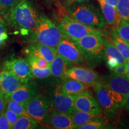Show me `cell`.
<instances>
[{"instance_id":"cell-16","label":"cell","mask_w":129,"mask_h":129,"mask_svg":"<svg viewBox=\"0 0 129 129\" xmlns=\"http://www.w3.org/2000/svg\"><path fill=\"white\" fill-rule=\"evenodd\" d=\"M38 88L36 83L33 80L27 83L22 84L19 87L11 94L8 100H13L26 104L28 102L36 96Z\"/></svg>"},{"instance_id":"cell-39","label":"cell","mask_w":129,"mask_h":129,"mask_svg":"<svg viewBox=\"0 0 129 129\" xmlns=\"http://www.w3.org/2000/svg\"><path fill=\"white\" fill-rule=\"evenodd\" d=\"M125 66H126V75L129 78V60H126Z\"/></svg>"},{"instance_id":"cell-7","label":"cell","mask_w":129,"mask_h":129,"mask_svg":"<svg viewBox=\"0 0 129 129\" xmlns=\"http://www.w3.org/2000/svg\"><path fill=\"white\" fill-rule=\"evenodd\" d=\"M93 87L102 110L104 111L106 117L109 118L115 117L120 109L116 106L111 98L107 87L100 80L93 85Z\"/></svg>"},{"instance_id":"cell-5","label":"cell","mask_w":129,"mask_h":129,"mask_svg":"<svg viewBox=\"0 0 129 129\" xmlns=\"http://www.w3.org/2000/svg\"><path fill=\"white\" fill-rule=\"evenodd\" d=\"M58 26L64 38L73 41L91 34L103 35L102 31L99 28L90 26L81 23L68 14H64L62 17Z\"/></svg>"},{"instance_id":"cell-1","label":"cell","mask_w":129,"mask_h":129,"mask_svg":"<svg viewBox=\"0 0 129 129\" xmlns=\"http://www.w3.org/2000/svg\"><path fill=\"white\" fill-rule=\"evenodd\" d=\"M3 17L6 23L13 29L23 34H28L35 28L39 15L30 0H22Z\"/></svg>"},{"instance_id":"cell-36","label":"cell","mask_w":129,"mask_h":129,"mask_svg":"<svg viewBox=\"0 0 129 129\" xmlns=\"http://www.w3.org/2000/svg\"><path fill=\"white\" fill-rule=\"evenodd\" d=\"M8 100L0 92V114L4 112L7 107Z\"/></svg>"},{"instance_id":"cell-30","label":"cell","mask_w":129,"mask_h":129,"mask_svg":"<svg viewBox=\"0 0 129 129\" xmlns=\"http://www.w3.org/2000/svg\"><path fill=\"white\" fill-rule=\"evenodd\" d=\"M30 68L32 75L37 78H46L51 75L50 67L38 68L35 66H30Z\"/></svg>"},{"instance_id":"cell-27","label":"cell","mask_w":129,"mask_h":129,"mask_svg":"<svg viewBox=\"0 0 129 129\" xmlns=\"http://www.w3.org/2000/svg\"><path fill=\"white\" fill-rule=\"evenodd\" d=\"M115 30L121 39L129 43V22L121 20Z\"/></svg>"},{"instance_id":"cell-29","label":"cell","mask_w":129,"mask_h":129,"mask_svg":"<svg viewBox=\"0 0 129 129\" xmlns=\"http://www.w3.org/2000/svg\"><path fill=\"white\" fill-rule=\"evenodd\" d=\"M25 60L30 66H35L38 68L50 67V63L44 58L37 56H27Z\"/></svg>"},{"instance_id":"cell-24","label":"cell","mask_w":129,"mask_h":129,"mask_svg":"<svg viewBox=\"0 0 129 129\" xmlns=\"http://www.w3.org/2000/svg\"><path fill=\"white\" fill-rule=\"evenodd\" d=\"M38 123L28 115H21L13 125V129H33L37 128Z\"/></svg>"},{"instance_id":"cell-28","label":"cell","mask_w":129,"mask_h":129,"mask_svg":"<svg viewBox=\"0 0 129 129\" xmlns=\"http://www.w3.org/2000/svg\"><path fill=\"white\" fill-rule=\"evenodd\" d=\"M6 108L12 111L19 116L27 115L26 113L25 104L18 102L13 101V100H8L7 105Z\"/></svg>"},{"instance_id":"cell-26","label":"cell","mask_w":129,"mask_h":129,"mask_svg":"<svg viewBox=\"0 0 129 129\" xmlns=\"http://www.w3.org/2000/svg\"><path fill=\"white\" fill-rule=\"evenodd\" d=\"M106 124V121L101 118V116H98L92 119L89 121L81 125L78 128L80 129H101L103 128Z\"/></svg>"},{"instance_id":"cell-4","label":"cell","mask_w":129,"mask_h":129,"mask_svg":"<svg viewBox=\"0 0 129 129\" xmlns=\"http://www.w3.org/2000/svg\"><path fill=\"white\" fill-rule=\"evenodd\" d=\"M83 54L84 60L98 63L105 59L102 35L91 34L74 41Z\"/></svg>"},{"instance_id":"cell-35","label":"cell","mask_w":129,"mask_h":129,"mask_svg":"<svg viewBox=\"0 0 129 129\" xmlns=\"http://www.w3.org/2000/svg\"><path fill=\"white\" fill-rule=\"evenodd\" d=\"M111 71L117 74L126 75V66L123 65V64H118Z\"/></svg>"},{"instance_id":"cell-21","label":"cell","mask_w":129,"mask_h":129,"mask_svg":"<svg viewBox=\"0 0 129 129\" xmlns=\"http://www.w3.org/2000/svg\"><path fill=\"white\" fill-rule=\"evenodd\" d=\"M103 39H104L105 59L106 58H111L117 61L119 64L125 65L126 60L116 48L115 45L113 43L112 39L108 37H105Z\"/></svg>"},{"instance_id":"cell-15","label":"cell","mask_w":129,"mask_h":129,"mask_svg":"<svg viewBox=\"0 0 129 129\" xmlns=\"http://www.w3.org/2000/svg\"><path fill=\"white\" fill-rule=\"evenodd\" d=\"M23 52L27 56H37L44 58L50 64L57 54L56 47L40 43H31L24 48Z\"/></svg>"},{"instance_id":"cell-33","label":"cell","mask_w":129,"mask_h":129,"mask_svg":"<svg viewBox=\"0 0 129 129\" xmlns=\"http://www.w3.org/2000/svg\"><path fill=\"white\" fill-rule=\"evenodd\" d=\"M3 113H4V115H6V117H7L10 124L12 125V128L13 125L14 124V123L16 122V121L17 120V119L19 118V117H20V116L18 115L17 114H16V113H14V112H13L12 111L10 110V109L7 108H6Z\"/></svg>"},{"instance_id":"cell-23","label":"cell","mask_w":129,"mask_h":129,"mask_svg":"<svg viewBox=\"0 0 129 129\" xmlns=\"http://www.w3.org/2000/svg\"><path fill=\"white\" fill-rule=\"evenodd\" d=\"M111 39L125 60H129V43L121 39L114 29H112L111 31Z\"/></svg>"},{"instance_id":"cell-11","label":"cell","mask_w":129,"mask_h":129,"mask_svg":"<svg viewBox=\"0 0 129 129\" xmlns=\"http://www.w3.org/2000/svg\"><path fill=\"white\" fill-rule=\"evenodd\" d=\"M72 78L93 87L101 80L98 72L91 68L83 67H73L69 68L66 78Z\"/></svg>"},{"instance_id":"cell-32","label":"cell","mask_w":129,"mask_h":129,"mask_svg":"<svg viewBox=\"0 0 129 129\" xmlns=\"http://www.w3.org/2000/svg\"><path fill=\"white\" fill-rule=\"evenodd\" d=\"M8 38L6 22L0 17V46H3Z\"/></svg>"},{"instance_id":"cell-2","label":"cell","mask_w":129,"mask_h":129,"mask_svg":"<svg viewBox=\"0 0 129 129\" xmlns=\"http://www.w3.org/2000/svg\"><path fill=\"white\" fill-rule=\"evenodd\" d=\"M64 38L60 28L44 14H40L35 28L30 33L29 41L56 47Z\"/></svg>"},{"instance_id":"cell-22","label":"cell","mask_w":129,"mask_h":129,"mask_svg":"<svg viewBox=\"0 0 129 129\" xmlns=\"http://www.w3.org/2000/svg\"><path fill=\"white\" fill-rule=\"evenodd\" d=\"M98 116L89 112L74 110L71 114V117L74 124V128H78L81 125L84 124L92 119Z\"/></svg>"},{"instance_id":"cell-10","label":"cell","mask_w":129,"mask_h":129,"mask_svg":"<svg viewBox=\"0 0 129 129\" xmlns=\"http://www.w3.org/2000/svg\"><path fill=\"white\" fill-rule=\"evenodd\" d=\"M74 107L75 110L101 115V106L93 93L88 90L74 96Z\"/></svg>"},{"instance_id":"cell-3","label":"cell","mask_w":129,"mask_h":129,"mask_svg":"<svg viewBox=\"0 0 129 129\" xmlns=\"http://www.w3.org/2000/svg\"><path fill=\"white\" fill-rule=\"evenodd\" d=\"M67 11L72 18L90 26L103 28L106 22L102 12L90 3H78L68 6Z\"/></svg>"},{"instance_id":"cell-12","label":"cell","mask_w":129,"mask_h":129,"mask_svg":"<svg viewBox=\"0 0 129 129\" xmlns=\"http://www.w3.org/2000/svg\"><path fill=\"white\" fill-rule=\"evenodd\" d=\"M101 81L109 89L125 98L129 93V78L126 75L117 74L112 72L101 79Z\"/></svg>"},{"instance_id":"cell-6","label":"cell","mask_w":129,"mask_h":129,"mask_svg":"<svg viewBox=\"0 0 129 129\" xmlns=\"http://www.w3.org/2000/svg\"><path fill=\"white\" fill-rule=\"evenodd\" d=\"M26 113L36 121L46 123L50 114V104L47 98L37 94L25 104Z\"/></svg>"},{"instance_id":"cell-19","label":"cell","mask_w":129,"mask_h":129,"mask_svg":"<svg viewBox=\"0 0 129 129\" xmlns=\"http://www.w3.org/2000/svg\"><path fill=\"white\" fill-rule=\"evenodd\" d=\"M60 87L67 94L76 96L88 90V85L78 80L67 78L63 81Z\"/></svg>"},{"instance_id":"cell-31","label":"cell","mask_w":129,"mask_h":129,"mask_svg":"<svg viewBox=\"0 0 129 129\" xmlns=\"http://www.w3.org/2000/svg\"><path fill=\"white\" fill-rule=\"evenodd\" d=\"M22 0H0V15L4 14Z\"/></svg>"},{"instance_id":"cell-25","label":"cell","mask_w":129,"mask_h":129,"mask_svg":"<svg viewBox=\"0 0 129 129\" xmlns=\"http://www.w3.org/2000/svg\"><path fill=\"white\" fill-rule=\"evenodd\" d=\"M116 9L121 20L129 22V0H118Z\"/></svg>"},{"instance_id":"cell-18","label":"cell","mask_w":129,"mask_h":129,"mask_svg":"<svg viewBox=\"0 0 129 129\" xmlns=\"http://www.w3.org/2000/svg\"><path fill=\"white\" fill-rule=\"evenodd\" d=\"M98 1L105 22L109 26L112 27V29L115 30L121 21L116 7L103 1Z\"/></svg>"},{"instance_id":"cell-9","label":"cell","mask_w":129,"mask_h":129,"mask_svg":"<svg viewBox=\"0 0 129 129\" xmlns=\"http://www.w3.org/2000/svg\"><path fill=\"white\" fill-rule=\"evenodd\" d=\"M57 53L71 64L82 63L84 59L74 41L63 38L56 47Z\"/></svg>"},{"instance_id":"cell-13","label":"cell","mask_w":129,"mask_h":129,"mask_svg":"<svg viewBox=\"0 0 129 129\" xmlns=\"http://www.w3.org/2000/svg\"><path fill=\"white\" fill-rule=\"evenodd\" d=\"M51 101L55 110L59 112L71 115L75 110L74 96L63 92L60 86L53 91Z\"/></svg>"},{"instance_id":"cell-20","label":"cell","mask_w":129,"mask_h":129,"mask_svg":"<svg viewBox=\"0 0 129 129\" xmlns=\"http://www.w3.org/2000/svg\"><path fill=\"white\" fill-rule=\"evenodd\" d=\"M71 63L68 62L57 53L54 60L50 64L51 74L53 76L64 80L66 78V74L68 70L69 67Z\"/></svg>"},{"instance_id":"cell-38","label":"cell","mask_w":129,"mask_h":129,"mask_svg":"<svg viewBox=\"0 0 129 129\" xmlns=\"http://www.w3.org/2000/svg\"><path fill=\"white\" fill-rule=\"evenodd\" d=\"M124 107L126 109V110L129 112V93L127 95L126 98H125V101L124 103Z\"/></svg>"},{"instance_id":"cell-17","label":"cell","mask_w":129,"mask_h":129,"mask_svg":"<svg viewBox=\"0 0 129 129\" xmlns=\"http://www.w3.org/2000/svg\"><path fill=\"white\" fill-rule=\"evenodd\" d=\"M47 124L57 129L74 128L71 115L56 110L50 112Z\"/></svg>"},{"instance_id":"cell-40","label":"cell","mask_w":129,"mask_h":129,"mask_svg":"<svg viewBox=\"0 0 129 129\" xmlns=\"http://www.w3.org/2000/svg\"><path fill=\"white\" fill-rule=\"evenodd\" d=\"M77 1H78V2H83V1H85L86 0H77Z\"/></svg>"},{"instance_id":"cell-8","label":"cell","mask_w":129,"mask_h":129,"mask_svg":"<svg viewBox=\"0 0 129 129\" xmlns=\"http://www.w3.org/2000/svg\"><path fill=\"white\" fill-rule=\"evenodd\" d=\"M3 69L13 73L22 84L33 80L30 66L23 58H12L6 60L3 64Z\"/></svg>"},{"instance_id":"cell-37","label":"cell","mask_w":129,"mask_h":129,"mask_svg":"<svg viewBox=\"0 0 129 129\" xmlns=\"http://www.w3.org/2000/svg\"><path fill=\"white\" fill-rule=\"evenodd\" d=\"M98 1H103L104 2L108 3V4L112 5L114 7H116L118 0H98Z\"/></svg>"},{"instance_id":"cell-34","label":"cell","mask_w":129,"mask_h":129,"mask_svg":"<svg viewBox=\"0 0 129 129\" xmlns=\"http://www.w3.org/2000/svg\"><path fill=\"white\" fill-rule=\"evenodd\" d=\"M12 128V125L4 115V113L0 114V129H10Z\"/></svg>"},{"instance_id":"cell-14","label":"cell","mask_w":129,"mask_h":129,"mask_svg":"<svg viewBox=\"0 0 129 129\" xmlns=\"http://www.w3.org/2000/svg\"><path fill=\"white\" fill-rule=\"evenodd\" d=\"M22 84V82L11 71L3 69L0 71V92L7 100Z\"/></svg>"}]
</instances>
